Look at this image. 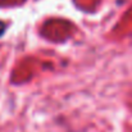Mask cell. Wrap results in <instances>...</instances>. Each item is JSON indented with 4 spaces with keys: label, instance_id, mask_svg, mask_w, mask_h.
<instances>
[{
    "label": "cell",
    "instance_id": "obj_1",
    "mask_svg": "<svg viewBox=\"0 0 132 132\" xmlns=\"http://www.w3.org/2000/svg\"><path fill=\"white\" fill-rule=\"evenodd\" d=\"M5 30H6V24H5L4 22H1V21H0V37L4 35Z\"/></svg>",
    "mask_w": 132,
    "mask_h": 132
}]
</instances>
